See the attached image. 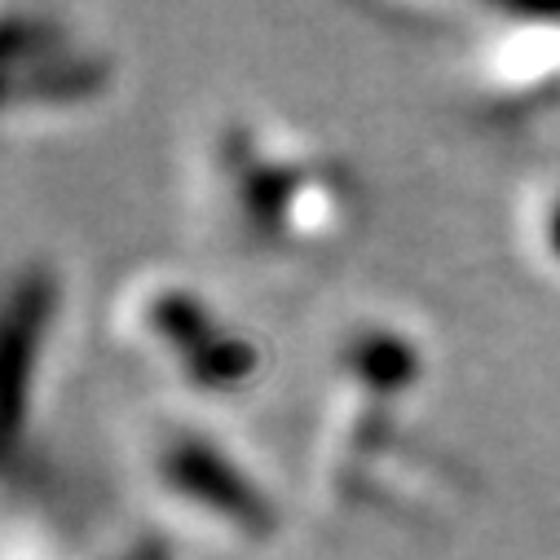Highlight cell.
Instances as JSON below:
<instances>
[{"label": "cell", "instance_id": "3957f363", "mask_svg": "<svg viewBox=\"0 0 560 560\" xmlns=\"http://www.w3.org/2000/svg\"><path fill=\"white\" fill-rule=\"evenodd\" d=\"M147 477L160 499L203 534H217L234 547H256L273 538L278 516L260 481L208 433L168 419L147 442Z\"/></svg>", "mask_w": 560, "mask_h": 560}, {"label": "cell", "instance_id": "5b68a950", "mask_svg": "<svg viewBox=\"0 0 560 560\" xmlns=\"http://www.w3.org/2000/svg\"><path fill=\"white\" fill-rule=\"evenodd\" d=\"M477 84L494 110L560 102V10H508L481 36Z\"/></svg>", "mask_w": 560, "mask_h": 560}, {"label": "cell", "instance_id": "6da1fadb", "mask_svg": "<svg viewBox=\"0 0 560 560\" xmlns=\"http://www.w3.org/2000/svg\"><path fill=\"white\" fill-rule=\"evenodd\" d=\"M208 173L217 182L225 221L252 247L310 252L353 230V173L336 155L301 142L292 132L230 119L212 142Z\"/></svg>", "mask_w": 560, "mask_h": 560}, {"label": "cell", "instance_id": "7a4b0ae2", "mask_svg": "<svg viewBox=\"0 0 560 560\" xmlns=\"http://www.w3.org/2000/svg\"><path fill=\"white\" fill-rule=\"evenodd\" d=\"M115 331L137 358L195 397L243 393L260 362L252 336L212 305L195 278L168 269L137 273L119 292Z\"/></svg>", "mask_w": 560, "mask_h": 560}, {"label": "cell", "instance_id": "ba28073f", "mask_svg": "<svg viewBox=\"0 0 560 560\" xmlns=\"http://www.w3.org/2000/svg\"><path fill=\"white\" fill-rule=\"evenodd\" d=\"M521 230H525V247L529 256L560 273V168L556 173H542L529 195H525V208H521Z\"/></svg>", "mask_w": 560, "mask_h": 560}, {"label": "cell", "instance_id": "52a82bcc", "mask_svg": "<svg viewBox=\"0 0 560 560\" xmlns=\"http://www.w3.org/2000/svg\"><path fill=\"white\" fill-rule=\"evenodd\" d=\"M54 310H58V283L45 265H27L14 278L10 292V310H5V345H10V388H14V433H23L27 424V393L36 384L45 345H49V327H54Z\"/></svg>", "mask_w": 560, "mask_h": 560}, {"label": "cell", "instance_id": "8992f818", "mask_svg": "<svg viewBox=\"0 0 560 560\" xmlns=\"http://www.w3.org/2000/svg\"><path fill=\"white\" fill-rule=\"evenodd\" d=\"M336 393L401 406L429 375L419 340L393 318H358L336 345Z\"/></svg>", "mask_w": 560, "mask_h": 560}, {"label": "cell", "instance_id": "277c9868", "mask_svg": "<svg viewBox=\"0 0 560 560\" xmlns=\"http://www.w3.org/2000/svg\"><path fill=\"white\" fill-rule=\"evenodd\" d=\"M106 84V58L89 54L75 32L45 10H5V93L10 106H71Z\"/></svg>", "mask_w": 560, "mask_h": 560}]
</instances>
